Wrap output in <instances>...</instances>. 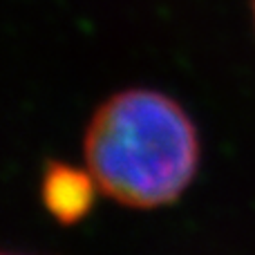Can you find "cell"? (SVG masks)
I'll use <instances>...</instances> for the list:
<instances>
[{
  "instance_id": "cell-1",
  "label": "cell",
  "mask_w": 255,
  "mask_h": 255,
  "mask_svg": "<svg viewBox=\"0 0 255 255\" xmlns=\"http://www.w3.org/2000/svg\"><path fill=\"white\" fill-rule=\"evenodd\" d=\"M83 163L106 197L132 211L177 204L202 166V136L190 112L154 88H126L92 110Z\"/></svg>"
},
{
  "instance_id": "cell-2",
  "label": "cell",
  "mask_w": 255,
  "mask_h": 255,
  "mask_svg": "<svg viewBox=\"0 0 255 255\" xmlns=\"http://www.w3.org/2000/svg\"><path fill=\"white\" fill-rule=\"evenodd\" d=\"M101 193L85 163L52 159L45 163L38 181V197L47 215L61 226H76L88 220Z\"/></svg>"
},
{
  "instance_id": "cell-3",
  "label": "cell",
  "mask_w": 255,
  "mask_h": 255,
  "mask_svg": "<svg viewBox=\"0 0 255 255\" xmlns=\"http://www.w3.org/2000/svg\"><path fill=\"white\" fill-rule=\"evenodd\" d=\"M251 13H253V29H255V0L251 2Z\"/></svg>"
},
{
  "instance_id": "cell-4",
  "label": "cell",
  "mask_w": 255,
  "mask_h": 255,
  "mask_svg": "<svg viewBox=\"0 0 255 255\" xmlns=\"http://www.w3.org/2000/svg\"><path fill=\"white\" fill-rule=\"evenodd\" d=\"M4 255H9V253H4Z\"/></svg>"
}]
</instances>
